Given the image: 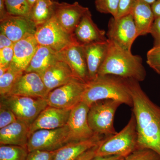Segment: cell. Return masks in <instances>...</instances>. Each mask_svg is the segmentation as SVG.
<instances>
[{"mask_svg":"<svg viewBox=\"0 0 160 160\" xmlns=\"http://www.w3.org/2000/svg\"><path fill=\"white\" fill-rule=\"evenodd\" d=\"M109 41L108 52L100 68L98 76L112 75L123 78L132 79L138 82L145 80L146 72L142 58Z\"/></svg>","mask_w":160,"mask_h":160,"instance_id":"obj_2","label":"cell"},{"mask_svg":"<svg viewBox=\"0 0 160 160\" xmlns=\"http://www.w3.org/2000/svg\"><path fill=\"white\" fill-rule=\"evenodd\" d=\"M109 40L92 43L84 46L89 81L98 76L100 68L106 59L109 46Z\"/></svg>","mask_w":160,"mask_h":160,"instance_id":"obj_21","label":"cell"},{"mask_svg":"<svg viewBox=\"0 0 160 160\" xmlns=\"http://www.w3.org/2000/svg\"><path fill=\"white\" fill-rule=\"evenodd\" d=\"M5 4L10 15L29 18L32 7L28 0H5Z\"/></svg>","mask_w":160,"mask_h":160,"instance_id":"obj_28","label":"cell"},{"mask_svg":"<svg viewBox=\"0 0 160 160\" xmlns=\"http://www.w3.org/2000/svg\"><path fill=\"white\" fill-rule=\"evenodd\" d=\"M9 68H0V77L6 73Z\"/></svg>","mask_w":160,"mask_h":160,"instance_id":"obj_42","label":"cell"},{"mask_svg":"<svg viewBox=\"0 0 160 160\" xmlns=\"http://www.w3.org/2000/svg\"></svg>","mask_w":160,"mask_h":160,"instance_id":"obj_45","label":"cell"},{"mask_svg":"<svg viewBox=\"0 0 160 160\" xmlns=\"http://www.w3.org/2000/svg\"><path fill=\"white\" fill-rule=\"evenodd\" d=\"M9 15L6 9L5 0H0V20L5 18Z\"/></svg>","mask_w":160,"mask_h":160,"instance_id":"obj_41","label":"cell"},{"mask_svg":"<svg viewBox=\"0 0 160 160\" xmlns=\"http://www.w3.org/2000/svg\"><path fill=\"white\" fill-rule=\"evenodd\" d=\"M147 63L160 75V46H153L147 53Z\"/></svg>","mask_w":160,"mask_h":160,"instance_id":"obj_31","label":"cell"},{"mask_svg":"<svg viewBox=\"0 0 160 160\" xmlns=\"http://www.w3.org/2000/svg\"><path fill=\"white\" fill-rule=\"evenodd\" d=\"M125 160H160V156L151 149H138L125 158Z\"/></svg>","mask_w":160,"mask_h":160,"instance_id":"obj_30","label":"cell"},{"mask_svg":"<svg viewBox=\"0 0 160 160\" xmlns=\"http://www.w3.org/2000/svg\"><path fill=\"white\" fill-rule=\"evenodd\" d=\"M58 60H60L58 52L47 46L39 45L24 72H36L42 76L47 69Z\"/></svg>","mask_w":160,"mask_h":160,"instance_id":"obj_24","label":"cell"},{"mask_svg":"<svg viewBox=\"0 0 160 160\" xmlns=\"http://www.w3.org/2000/svg\"><path fill=\"white\" fill-rule=\"evenodd\" d=\"M120 0H95L97 10L101 13L111 14L116 18L118 10Z\"/></svg>","mask_w":160,"mask_h":160,"instance_id":"obj_29","label":"cell"},{"mask_svg":"<svg viewBox=\"0 0 160 160\" xmlns=\"http://www.w3.org/2000/svg\"><path fill=\"white\" fill-rule=\"evenodd\" d=\"M143 1H145L146 2L148 3V4L151 5L152 3L154 2L156 0H143Z\"/></svg>","mask_w":160,"mask_h":160,"instance_id":"obj_44","label":"cell"},{"mask_svg":"<svg viewBox=\"0 0 160 160\" xmlns=\"http://www.w3.org/2000/svg\"><path fill=\"white\" fill-rule=\"evenodd\" d=\"M48 92L68 82L74 78L69 66L58 60L47 69L42 76Z\"/></svg>","mask_w":160,"mask_h":160,"instance_id":"obj_22","label":"cell"},{"mask_svg":"<svg viewBox=\"0 0 160 160\" xmlns=\"http://www.w3.org/2000/svg\"><path fill=\"white\" fill-rule=\"evenodd\" d=\"M138 149L137 123L134 114L119 132L106 137L98 146L96 156H119L126 158Z\"/></svg>","mask_w":160,"mask_h":160,"instance_id":"obj_4","label":"cell"},{"mask_svg":"<svg viewBox=\"0 0 160 160\" xmlns=\"http://www.w3.org/2000/svg\"><path fill=\"white\" fill-rule=\"evenodd\" d=\"M149 33L154 39V46H160V17L155 19Z\"/></svg>","mask_w":160,"mask_h":160,"instance_id":"obj_36","label":"cell"},{"mask_svg":"<svg viewBox=\"0 0 160 160\" xmlns=\"http://www.w3.org/2000/svg\"><path fill=\"white\" fill-rule=\"evenodd\" d=\"M105 138L95 134L88 139L68 143L56 150L53 160H76L86 151L100 145Z\"/></svg>","mask_w":160,"mask_h":160,"instance_id":"obj_18","label":"cell"},{"mask_svg":"<svg viewBox=\"0 0 160 160\" xmlns=\"http://www.w3.org/2000/svg\"><path fill=\"white\" fill-rule=\"evenodd\" d=\"M126 158L119 156H95L91 160H124Z\"/></svg>","mask_w":160,"mask_h":160,"instance_id":"obj_39","label":"cell"},{"mask_svg":"<svg viewBox=\"0 0 160 160\" xmlns=\"http://www.w3.org/2000/svg\"><path fill=\"white\" fill-rule=\"evenodd\" d=\"M75 40L82 45L108 40L106 32L100 29L93 22L91 12L86 11L73 32Z\"/></svg>","mask_w":160,"mask_h":160,"instance_id":"obj_17","label":"cell"},{"mask_svg":"<svg viewBox=\"0 0 160 160\" xmlns=\"http://www.w3.org/2000/svg\"><path fill=\"white\" fill-rule=\"evenodd\" d=\"M106 36L109 41L123 49L131 51L132 44L138 38L136 27L132 13L109 20Z\"/></svg>","mask_w":160,"mask_h":160,"instance_id":"obj_10","label":"cell"},{"mask_svg":"<svg viewBox=\"0 0 160 160\" xmlns=\"http://www.w3.org/2000/svg\"><path fill=\"white\" fill-rule=\"evenodd\" d=\"M128 79L136 121L138 149H151L160 156V106L150 100L139 82Z\"/></svg>","mask_w":160,"mask_h":160,"instance_id":"obj_1","label":"cell"},{"mask_svg":"<svg viewBox=\"0 0 160 160\" xmlns=\"http://www.w3.org/2000/svg\"><path fill=\"white\" fill-rule=\"evenodd\" d=\"M71 142L68 125L53 129H40L29 137L27 148L28 151L36 150L55 151Z\"/></svg>","mask_w":160,"mask_h":160,"instance_id":"obj_8","label":"cell"},{"mask_svg":"<svg viewBox=\"0 0 160 160\" xmlns=\"http://www.w3.org/2000/svg\"><path fill=\"white\" fill-rule=\"evenodd\" d=\"M86 83L76 78L49 92L46 98L49 106L71 109L82 102Z\"/></svg>","mask_w":160,"mask_h":160,"instance_id":"obj_7","label":"cell"},{"mask_svg":"<svg viewBox=\"0 0 160 160\" xmlns=\"http://www.w3.org/2000/svg\"><path fill=\"white\" fill-rule=\"evenodd\" d=\"M137 0H120L117 17L118 18L131 13Z\"/></svg>","mask_w":160,"mask_h":160,"instance_id":"obj_35","label":"cell"},{"mask_svg":"<svg viewBox=\"0 0 160 160\" xmlns=\"http://www.w3.org/2000/svg\"><path fill=\"white\" fill-rule=\"evenodd\" d=\"M28 1L29 4H30V6H31V7H32V6L34 5V3L37 0H28Z\"/></svg>","mask_w":160,"mask_h":160,"instance_id":"obj_43","label":"cell"},{"mask_svg":"<svg viewBox=\"0 0 160 160\" xmlns=\"http://www.w3.org/2000/svg\"><path fill=\"white\" fill-rule=\"evenodd\" d=\"M1 102L11 109L18 120L25 122L29 126L48 106L46 98L22 96L1 97Z\"/></svg>","mask_w":160,"mask_h":160,"instance_id":"obj_6","label":"cell"},{"mask_svg":"<svg viewBox=\"0 0 160 160\" xmlns=\"http://www.w3.org/2000/svg\"><path fill=\"white\" fill-rule=\"evenodd\" d=\"M89 107L81 102L71 109L67 125L71 142L88 139L94 135L88 120Z\"/></svg>","mask_w":160,"mask_h":160,"instance_id":"obj_12","label":"cell"},{"mask_svg":"<svg viewBox=\"0 0 160 160\" xmlns=\"http://www.w3.org/2000/svg\"><path fill=\"white\" fill-rule=\"evenodd\" d=\"M18 119L11 109L6 105L1 102L0 104V129L9 126Z\"/></svg>","mask_w":160,"mask_h":160,"instance_id":"obj_32","label":"cell"},{"mask_svg":"<svg viewBox=\"0 0 160 160\" xmlns=\"http://www.w3.org/2000/svg\"><path fill=\"white\" fill-rule=\"evenodd\" d=\"M60 60L69 66L75 78L87 83L89 81V72L84 46L76 41L72 42L59 52Z\"/></svg>","mask_w":160,"mask_h":160,"instance_id":"obj_11","label":"cell"},{"mask_svg":"<svg viewBox=\"0 0 160 160\" xmlns=\"http://www.w3.org/2000/svg\"><path fill=\"white\" fill-rule=\"evenodd\" d=\"M131 13L136 27L138 37L150 33L155 20L151 5L143 0H137Z\"/></svg>","mask_w":160,"mask_h":160,"instance_id":"obj_23","label":"cell"},{"mask_svg":"<svg viewBox=\"0 0 160 160\" xmlns=\"http://www.w3.org/2000/svg\"><path fill=\"white\" fill-rule=\"evenodd\" d=\"M56 150H36L29 152L26 160H53Z\"/></svg>","mask_w":160,"mask_h":160,"instance_id":"obj_33","label":"cell"},{"mask_svg":"<svg viewBox=\"0 0 160 160\" xmlns=\"http://www.w3.org/2000/svg\"><path fill=\"white\" fill-rule=\"evenodd\" d=\"M89 9L78 2L68 3L55 1L54 17L60 26L72 35L84 15Z\"/></svg>","mask_w":160,"mask_h":160,"instance_id":"obj_13","label":"cell"},{"mask_svg":"<svg viewBox=\"0 0 160 160\" xmlns=\"http://www.w3.org/2000/svg\"><path fill=\"white\" fill-rule=\"evenodd\" d=\"M71 109L48 106L30 126L31 133L40 129H53L67 125Z\"/></svg>","mask_w":160,"mask_h":160,"instance_id":"obj_16","label":"cell"},{"mask_svg":"<svg viewBox=\"0 0 160 160\" xmlns=\"http://www.w3.org/2000/svg\"><path fill=\"white\" fill-rule=\"evenodd\" d=\"M0 29L14 43L29 35H34L37 26L29 18L9 15L0 20Z\"/></svg>","mask_w":160,"mask_h":160,"instance_id":"obj_15","label":"cell"},{"mask_svg":"<svg viewBox=\"0 0 160 160\" xmlns=\"http://www.w3.org/2000/svg\"><path fill=\"white\" fill-rule=\"evenodd\" d=\"M29 151L26 147L1 145L0 160H26Z\"/></svg>","mask_w":160,"mask_h":160,"instance_id":"obj_27","label":"cell"},{"mask_svg":"<svg viewBox=\"0 0 160 160\" xmlns=\"http://www.w3.org/2000/svg\"><path fill=\"white\" fill-rule=\"evenodd\" d=\"M38 46L34 35H29L15 43L11 66L25 72Z\"/></svg>","mask_w":160,"mask_h":160,"instance_id":"obj_20","label":"cell"},{"mask_svg":"<svg viewBox=\"0 0 160 160\" xmlns=\"http://www.w3.org/2000/svg\"><path fill=\"white\" fill-rule=\"evenodd\" d=\"M39 45L49 47L57 52L75 41L73 34H70L62 27L53 16L42 25L37 27L34 34Z\"/></svg>","mask_w":160,"mask_h":160,"instance_id":"obj_9","label":"cell"},{"mask_svg":"<svg viewBox=\"0 0 160 160\" xmlns=\"http://www.w3.org/2000/svg\"><path fill=\"white\" fill-rule=\"evenodd\" d=\"M122 103L111 99L101 100L89 107L88 120L95 134L105 137L116 134L114 127L116 112Z\"/></svg>","mask_w":160,"mask_h":160,"instance_id":"obj_5","label":"cell"},{"mask_svg":"<svg viewBox=\"0 0 160 160\" xmlns=\"http://www.w3.org/2000/svg\"><path fill=\"white\" fill-rule=\"evenodd\" d=\"M13 47H6L0 49V68H9L13 60Z\"/></svg>","mask_w":160,"mask_h":160,"instance_id":"obj_34","label":"cell"},{"mask_svg":"<svg viewBox=\"0 0 160 160\" xmlns=\"http://www.w3.org/2000/svg\"><path fill=\"white\" fill-rule=\"evenodd\" d=\"M48 93V90L40 74L35 72H24L8 95L46 98Z\"/></svg>","mask_w":160,"mask_h":160,"instance_id":"obj_14","label":"cell"},{"mask_svg":"<svg viewBox=\"0 0 160 160\" xmlns=\"http://www.w3.org/2000/svg\"><path fill=\"white\" fill-rule=\"evenodd\" d=\"M118 101L132 107V97L128 79L112 75L98 76L95 79L86 83L82 102L89 107L101 100Z\"/></svg>","mask_w":160,"mask_h":160,"instance_id":"obj_3","label":"cell"},{"mask_svg":"<svg viewBox=\"0 0 160 160\" xmlns=\"http://www.w3.org/2000/svg\"><path fill=\"white\" fill-rule=\"evenodd\" d=\"M24 72V71L10 65L6 73L0 77L1 97L6 96L9 94Z\"/></svg>","mask_w":160,"mask_h":160,"instance_id":"obj_26","label":"cell"},{"mask_svg":"<svg viewBox=\"0 0 160 160\" xmlns=\"http://www.w3.org/2000/svg\"><path fill=\"white\" fill-rule=\"evenodd\" d=\"M98 146H95L86 151L76 160H91L95 156L97 149Z\"/></svg>","mask_w":160,"mask_h":160,"instance_id":"obj_38","label":"cell"},{"mask_svg":"<svg viewBox=\"0 0 160 160\" xmlns=\"http://www.w3.org/2000/svg\"><path fill=\"white\" fill-rule=\"evenodd\" d=\"M54 0H37L32 6L29 18L37 27L42 25L53 17Z\"/></svg>","mask_w":160,"mask_h":160,"instance_id":"obj_25","label":"cell"},{"mask_svg":"<svg viewBox=\"0 0 160 160\" xmlns=\"http://www.w3.org/2000/svg\"><path fill=\"white\" fill-rule=\"evenodd\" d=\"M30 134V126L25 122L18 120L0 129V145H13L27 148Z\"/></svg>","mask_w":160,"mask_h":160,"instance_id":"obj_19","label":"cell"},{"mask_svg":"<svg viewBox=\"0 0 160 160\" xmlns=\"http://www.w3.org/2000/svg\"><path fill=\"white\" fill-rule=\"evenodd\" d=\"M12 41L9 39V38L4 34L3 32H0V49L6 47H13L14 44Z\"/></svg>","mask_w":160,"mask_h":160,"instance_id":"obj_37","label":"cell"},{"mask_svg":"<svg viewBox=\"0 0 160 160\" xmlns=\"http://www.w3.org/2000/svg\"><path fill=\"white\" fill-rule=\"evenodd\" d=\"M151 7L155 19L160 17V0H156L152 4Z\"/></svg>","mask_w":160,"mask_h":160,"instance_id":"obj_40","label":"cell"}]
</instances>
